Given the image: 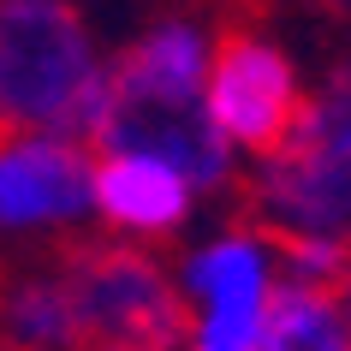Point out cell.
Masks as SVG:
<instances>
[{
	"label": "cell",
	"instance_id": "1",
	"mask_svg": "<svg viewBox=\"0 0 351 351\" xmlns=\"http://www.w3.org/2000/svg\"><path fill=\"white\" fill-rule=\"evenodd\" d=\"M208 42L215 36L203 24L179 19V12L143 24L108 60L90 155H155V161L179 167L197 191H232L239 179L232 149L203 108Z\"/></svg>",
	"mask_w": 351,
	"mask_h": 351
},
{
	"label": "cell",
	"instance_id": "2",
	"mask_svg": "<svg viewBox=\"0 0 351 351\" xmlns=\"http://www.w3.org/2000/svg\"><path fill=\"white\" fill-rule=\"evenodd\" d=\"M239 221L262 232L351 239V54L304 95L286 143L250 161L239 185Z\"/></svg>",
	"mask_w": 351,
	"mask_h": 351
},
{
	"label": "cell",
	"instance_id": "3",
	"mask_svg": "<svg viewBox=\"0 0 351 351\" xmlns=\"http://www.w3.org/2000/svg\"><path fill=\"white\" fill-rule=\"evenodd\" d=\"M108 60L72 0H0V131L90 143Z\"/></svg>",
	"mask_w": 351,
	"mask_h": 351
},
{
	"label": "cell",
	"instance_id": "4",
	"mask_svg": "<svg viewBox=\"0 0 351 351\" xmlns=\"http://www.w3.org/2000/svg\"><path fill=\"white\" fill-rule=\"evenodd\" d=\"M54 256L72 280L84 322L95 346H143V351H179L185 339V292L179 274L161 262L155 244L137 239H84L60 232Z\"/></svg>",
	"mask_w": 351,
	"mask_h": 351
},
{
	"label": "cell",
	"instance_id": "5",
	"mask_svg": "<svg viewBox=\"0 0 351 351\" xmlns=\"http://www.w3.org/2000/svg\"><path fill=\"white\" fill-rule=\"evenodd\" d=\"M203 108L232 155L262 161L268 149L286 143V131L304 113V84H298L292 54L280 42H268L250 19L221 24L215 42H208Z\"/></svg>",
	"mask_w": 351,
	"mask_h": 351
},
{
	"label": "cell",
	"instance_id": "6",
	"mask_svg": "<svg viewBox=\"0 0 351 351\" xmlns=\"http://www.w3.org/2000/svg\"><path fill=\"white\" fill-rule=\"evenodd\" d=\"M274 286H280V262L256 226L239 221L232 232L197 244L179 268V292H185L179 351H250L268 322Z\"/></svg>",
	"mask_w": 351,
	"mask_h": 351
},
{
	"label": "cell",
	"instance_id": "7",
	"mask_svg": "<svg viewBox=\"0 0 351 351\" xmlns=\"http://www.w3.org/2000/svg\"><path fill=\"white\" fill-rule=\"evenodd\" d=\"M90 143L0 131V239H60L90 215Z\"/></svg>",
	"mask_w": 351,
	"mask_h": 351
},
{
	"label": "cell",
	"instance_id": "8",
	"mask_svg": "<svg viewBox=\"0 0 351 351\" xmlns=\"http://www.w3.org/2000/svg\"><path fill=\"white\" fill-rule=\"evenodd\" d=\"M90 322L54 239L30 250H0V351H90Z\"/></svg>",
	"mask_w": 351,
	"mask_h": 351
},
{
	"label": "cell",
	"instance_id": "9",
	"mask_svg": "<svg viewBox=\"0 0 351 351\" xmlns=\"http://www.w3.org/2000/svg\"><path fill=\"white\" fill-rule=\"evenodd\" d=\"M191 203H197V185L155 155H95L90 161V215L108 221L113 239L161 244L185 232Z\"/></svg>",
	"mask_w": 351,
	"mask_h": 351
},
{
	"label": "cell",
	"instance_id": "10",
	"mask_svg": "<svg viewBox=\"0 0 351 351\" xmlns=\"http://www.w3.org/2000/svg\"><path fill=\"white\" fill-rule=\"evenodd\" d=\"M250 351H351V328L339 315L333 286H310V280L280 274L268 322H262Z\"/></svg>",
	"mask_w": 351,
	"mask_h": 351
},
{
	"label": "cell",
	"instance_id": "11",
	"mask_svg": "<svg viewBox=\"0 0 351 351\" xmlns=\"http://www.w3.org/2000/svg\"><path fill=\"white\" fill-rule=\"evenodd\" d=\"M333 298H339V315H346V328H351V256H346V274H339Z\"/></svg>",
	"mask_w": 351,
	"mask_h": 351
},
{
	"label": "cell",
	"instance_id": "12",
	"mask_svg": "<svg viewBox=\"0 0 351 351\" xmlns=\"http://www.w3.org/2000/svg\"><path fill=\"white\" fill-rule=\"evenodd\" d=\"M315 6H322L328 19H351V0H315Z\"/></svg>",
	"mask_w": 351,
	"mask_h": 351
},
{
	"label": "cell",
	"instance_id": "13",
	"mask_svg": "<svg viewBox=\"0 0 351 351\" xmlns=\"http://www.w3.org/2000/svg\"><path fill=\"white\" fill-rule=\"evenodd\" d=\"M215 6H226V12H256L262 0H215Z\"/></svg>",
	"mask_w": 351,
	"mask_h": 351
},
{
	"label": "cell",
	"instance_id": "14",
	"mask_svg": "<svg viewBox=\"0 0 351 351\" xmlns=\"http://www.w3.org/2000/svg\"><path fill=\"white\" fill-rule=\"evenodd\" d=\"M90 351H143V346H90Z\"/></svg>",
	"mask_w": 351,
	"mask_h": 351
}]
</instances>
